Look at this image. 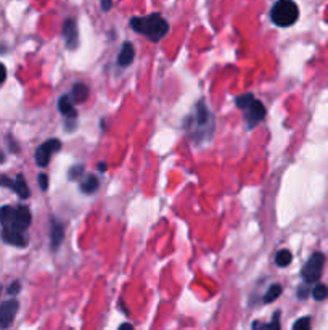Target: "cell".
Here are the masks:
<instances>
[{"label": "cell", "mask_w": 328, "mask_h": 330, "mask_svg": "<svg viewBox=\"0 0 328 330\" xmlns=\"http://www.w3.org/2000/svg\"><path fill=\"white\" fill-rule=\"evenodd\" d=\"M132 29L140 32L152 42H159L169 32V23L159 13L148 16H134L131 20Z\"/></svg>", "instance_id": "cell-1"}, {"label": "cell", "mask_w": 328, "mask_h": 330, "mask_svg": "<svg viewBox=\"0 0 328 330\" xmlns=\"http://www.w3.org/2000/svg\"><path fill=\"white\" fill-rule=\"evenodd\" d=\"M270 18L280 27L293 26L299 18V8L293 0H279L270 10Z\"/></svg>", "instance_id": "cell-2"}, {"label": "cell", "mask_w": 328, "mask_h": 330, "mask_svg": "<svg viewBox=\"0 0 328 330\" xmlns=\"http://www.w3.org/2000/svg\"><path fill=\"white\" fill-rule=\"evenodd\" d=\"M324 264H325V255L324 253H314L309 258L307 263L303 267V279L304 284H314L320 279L322 271H324Z\"/></svg>", "instance_id": "cell-3"}, {"label": "cell", "mask_w": 328, "mask_h": 330, "mask_svg": "<svg viewBox=\"0 0 328 330\" xmlns=\"http://www.w3.org/2000/svg\"><path fill=\"white\" fill-rule=\"evenodd\" d=\"M61 148V142L57 140V139H52V140H47L45 144H42L41 147L36 150V163L39 164L41 168H45L50 158L55 152H58Z\"/></svg>", "instance_id": "cell-4"}, {"label": "cell", "mask_w": 328, "mask_h": 330, "mask_svg": "<svg viewBox=\"0 0 328 330\" xmlns=\"http://www.w3.org/2000/svg\"><path fill=\"white\" fill-rule=\"evenodd\" d=\"M31 219L32 218H31L29 208L24 206V205H20L18 208H15V214H13L12 222H10L8 225H5V227H12V229L24 232V230L31 225Z\"/></svg>", "instance_id": "cell-5"}, {"label": "cell", "mask_w": 328, "mask_h": 330, "mask_svg": "<svg viewBox=\"0 0 328 330\" xmlns=\"http://www.w3.org/2000/svg\"><path fill=\"white\" fill-rule=\"evenodd\" d=\"M18 309L20 303L16 300L5 301V303L0 305V329H7L12 326Z\"/></svg>", "instance_id": "cell-6"}, {"label": "cell", "mask_w": 328, "mask_h": 330, "mask_svg": "<svg viewBox=\"0 0 328 330\" xmlns=\"http://www.w3.org/2000/svg\"><path fill=\"white\" fill-rule=\"evenodd\" d=\"M244 114H246V121L249 128H254V126H258L261 121L265 118V108L259 100H254L251 105L244 110Z\"/></svg>", "instance_id": "cell-7"}, {"label": "cell", "mask_w": 328, "mask_h": 330, "mask_svg": "<svg viewBox=\"0 0 328 330\" xmlns=\"http://www.w3.org/2000/svg\"><path fill=\"white\" fill-rule=\"evenodd\" d=\"M2 239H3L5 243H8L12 246H18V248H24V246L27 245V239H26L24 232L12 229V227H3Z\"/></svg>", "instance_id": "cell-8"}, {"label": "cell", "mask_w": 328, "mask_h": 330, "mask_svg": "<svg viewBox=\"0 0 328 330\" xmlns=\"http://www.w3.org/2000/svg\"><path fill=\"white\" fill-rule=\"evenodd\" d=\"M63 37L69 48H74L77 45V26L74 20H66L63 24Z\"/></svg>", "instance_id": "cell-9"}, {"label": "cell", "mask_w": 328, "mask_h": 330, "mask_svg": "<svg viewBox=\"0 0 328 330\" xmlns=\"http://www.w3.org/2000/svg\"><path fill=\"white\" fill-rule=\"evenodd\" d=\"M65 237V229L63 224L58 222L57 219H52V234H50V239H52V250L57 251L58 246L61 245Z\"/></svg>", "instance_id": "cell-10"}, {"label": "cell", "mask_w": 328, "mask_h": 330, "mask_svg": "<svg viewBox=\"0 0 328 330\" xmlns=\"http://www.w3.org/2000/svg\"><path fill=\"white\" fill-rule=\"evenodd\" d=\"M134 57H135V50L134 47H132L131 42H126L124 45L121 48V53L118 57V63L119 66H129L132 62H134Z\"/></svg>", "instance_id": "cell-11"}, {"label": "cell", "mask_w": 328, "mask_h": 330, "mask_svg": "<svg viewBox=\"0 0 328 330\" xmlns=\"http://www.w3.org/2000/svg\"><path fill=\"white\" fill-rule=\"evenodd\" d=\"M58 110H60V113H61V114H65V116H66V118H69V119H74V118L77 116V113H76V110H74L73 102L69 100V97H68V95L60 97V100H58Z\"/></svg>", "instance_id": "cell-12"}, {"label": "cell", "mask_w": 328, "mask_h": 330, "mask_svg": "<svg viewBox=\"0 0 328 330\" xmlns=\"http://www.w3.org/2000/svg\"><path fill=\"white\" fill-rule=\"evenodd\" d=\"M13 192L21 198V200H26V198H29V187H27L26 179L23 177V174H18V176H16Z\"/></svg>", "instance_id": "cell-13"}, {"label": "cell", "mask_w": 328, "mask_h": 330, "mask_svg": "<svg viewBox=\"0 0 328 330\" xmlns=\"http://www.w3.org/2000/svg\"><path fill=\"white\" fill-rule=\"evenodd\" d=\"M13 214H15V208L13 206H2L0 208V224L3 225H8L10 222H12L13 219Z\"/></svg>", "instance_id": "cell-14"}, {"label": "cell", "mask_w": 328, "mask_h": 330, "mask_svg": "<svg viewBox=\"0 0 328 330\" xmlns=\"http://www.w3.org/2000/svg\"><path fill=\"white\" fill-rule=\"evenodd\" d=\"M293 261V255L288 250H280L279 253H277V256H275V263H277V266H280V267H285V266H288Z\"/></svg>", "instance_id": "cell-15"}, {"label": "cell", "mask_w": 328, "mask_h": 330, "mask_svg": "<svg viewBox=\"0 0 328 330\" xmlns=\"http://www.w3.org/2000/svg\"><path fill=\"white\" fill-rule=\"evenodd\" d=\"M87 93H88V89L84 86V84H76L73 87V97H74V102L76 103H82L87 98Z\"/></svg>", "instance_id": "cell-16"}, {"label": "cell", "mask_w": 328, "mask_h": 330, "mask_svg": "<svg viewBox=\"0 0 328 330\" xmlns=\"http://www.w3.org/2000/svg\"><path fill=\"white\" fill-rule=\"evenodd\" d=\"M280 293H282V285L280 284H274L267 290V293L264 295V301H265V303H272V301H275L277 298H279Z\"/></svg>", "instance_id": "cell-17"}, {"label": "cell", "mask_w": 328, "mask_h": 330, "mask_svg": "<svg viewBox=\"0 0 328 330\" xmlns=\"http://www.w3.org/2000/svg\"><path fill=\"white\" fill-rule=\"evenodd\" d=\"M81 189H82L84 194H93V192L98 189V179L93 177V176H90V177H87V180L82 182Z\"/></svg>", "instance_id": "cell-18"}, {"label": "cell", "mask_w": 328, "mask_h": 330, "mask_svg": "<svg viewBox=\"0 0 328 330\" xmlns=\"http://www.w3.org/2000/svg\"><path fill=\"white\" fill-rule=\"evenodd\" d=\"M312 296H314L315 301H324L328 296V287L324 284H317L312 290Z\"/></svg>", "instance_id": "cell-19"}, {"label": "cell", "mask_w": 328, "mask_h": 330, "mask_svg": "<svg viewBox=\"0 0 328 330\" xmlns=\"http://www.w3.org/2000/svg\"><path fill=\"white\" fill-rule=\"evenodd\" d=\"M254 102V95L253 93H246V95H241V97H238L237 100H235V103H237V107L240 108V110H246L251 103Z\"/></svg>", "instance_id": "cell-20"}, {"label": "cell", "mask_w": 328, "mask_h": 330, "mask_svg": "<svg viewBox=\"0 0 328 330\" xmlns=\"http://www.w3.org/2000/svg\"><path fill=\"white\" fill-rule=\"evenodd\" d=\"M294 330H309L310 329V317H301L299 321L293 324Z\"/></svg>", "instance_id": "cell-21"}, {"label": "cell", "mask_w": 328, "mask_h": 330, "mask_svg": "<svg viewBox=\"0 0 328 330\" xmlns=\"http://www.w3.org/2000/svg\"><path fill=\"white\" fill-rule=\"evenodd\" d=\"M0 185L2 187H7V189H15V180H12L10 177H7V176L0 174Z\"/></svg>", "instance_id": "cell-22"}, {"label": "cell", "mask_w": 328, "mask_h": 330, "mask_svg": "<svg viewBox=\"0 0 328 330\" xmlns=\"http://www.w3.org/2000/svg\"><path fill=\"white\" fill-rule=\"evenodd\" d=\"M84 173V166H81V164H77V166H74V168H71L69 169V179H76V177H79V176Z\"/></svg>", "instance_id": "cell-23"}, {"label": "cell", "mask_w": 328, "mask_h": 330, "mask_svg": "<svg viewBox=\"0 0 328 330\" xmlns=\"http://www.w3.org/2000/svg\"><path fill=\"white\" fill-rule=\"evenodd\" d=\"M39 185H41L42 190L48 189V176L47 174H39Z\"/></svg>", "instance_id": "cell-24"}, {"label": "cell", "mask_w": 328, "mask_h": 330, "mask_svg": "<svg viewBox=\"0 0 328 330\" xmlns=\"http://www.w3.org/2000/svg\"><path fill=\"white\" fill-rule=\"evenodd\" d=\"M307 295H309V290H307V287H306V285H301V287L298 288V296L301 300H306L307 298Z\"/></svg>", "instance_id": "cell-25"}, {"label": "cell", "mask_w": 328, "mask_h": 330, "mask_svg": "<svg viewBox=\"0 0 328 330\" xmlns=\"http://www.w3.org/2000/svg\"><path fill=\"white\" fill-rule=\"evenodd\" d=\"M20 288H21L20 282H13V284L8 287V293H10V295H16V293H18V291H20Z\"/></svg>", "instance_id": "cell-26"}, {"label": "cell", "mask_w": 328, "mask_h": 330, "mask_svg": "<svg viewBox=\"0 0 328 330\" xmlns=\"http://www.w3.org/2000/svg\"><path fill=\"white\" fill-rule=\"evenodd\" d=\"M5 79H7V68H5L2 63H0V84H2Z\"/></svg>", "instance_id": "cell-27"}, {"label": "cell", "mask_w": 328, "mask_h": 330, "mask_svg": "<svg viewBox=\"0 0 328 330\" xmlns=\"http://www.w3.org/2000/svg\"><path fill=\"white\" fill-rule=\"evenodd\" d=\"M100 2H102L103 12H108V10L111 8V5H113V0H100Z\"/></svg>", "instance_id": "cell-28"}, {"label": "cell", "mask_w": 328, "mask_h": 330, "mask_svg": "<svg viewBox=\"0 0 328 330\" xmlns=\"http://www.w3.org/2000/svg\"><path fill=\"white\" fill-rule=\"evenodd\" d=\"M98 169H100V171H102V173H103V171H107V164H105V163H100V164H98Z\"/></svg>", "instance_id": "cell-29"}, {"label": "cell", "mask_w": 328, "mask_h": 330, "mask_svg": "<svg viewBox=\"0 0 328 330\" xmlns=\"http://www.w3.org/2000/svg\"><path fill=\"white\" fill-rule=\"evenodd\" d=\"M119 329H121V330H124V329H129V330H131L132 326H131V324H122V326H121Z\"/></svg>", "instance_id": "cell-30"}, {"label": "cell", "mask_w": 328, "mask_h": 330, "mask_svg": "<svg viewBox=\"0 0 328 330\" xmlns=\"http://www.w3.org/2000/svg\"><path fill=\"white\" fill-rule=\"evenodd\" d=\"M3 161H5V155H3V152L0 150V164H2Z\"/></svg>", "instance_id": "cell-31"}, {"label": "cell", "mask_w": 328, "mask_h": 330, "mask_svg": "<svg viewBox=\"0 0 328 330\" xmlns=\"http://www.w3.org/2000/svg\"><path fill=\"white\" fill-rule=\"evenodd\" d=\"M0 291H2V285H0Z\"/></svg>", "instance_id": "cell-32"}]
</instances>
